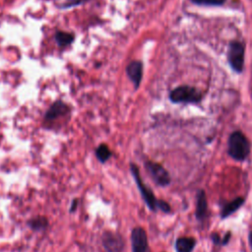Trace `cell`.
Returning a JSON list of instances; mask_svg holds the SVG:
<instances>
[{
	"label": "cell",
	"mask_w": 252,
	"mask_h": 252,
	"mask_svg": "<svg viewBox=\"0 0 252 252\" xmlns=\"http://www.w3.org/2000/svg\"><path fill=\"white\" fill-rule=\"evenodd\" d=\"M250 153V143L240 131L233 132L228 139V155L236 160H244Z\"/></svg>",
	"instance_id": "cell-1"
},
{
	"label": "cell",
	"mask_w": 252,
	"mask_h": 252,
	"mask_svg": "<svg viewBox=\"0 0 252 252\" xmlns=\"http://www.w3.org/2000/svg\"><path fill=\"white\" fill-rule=\"evenodd\" d=\"M169 98L172 102H198L202 99V93L189 86H181L173 91L169 94Z\"/></svg>",
	"instance_id": "cell-2"
},
{
	"label": "cell",
	"mask_w": 252,
	"mask_h": 252,
	"mask_svg": "<svg viewBox=\"0 0 252 252\" xmlns=\"http://www.w3.org/2000/svg\"><path fill=\"white\" fill-rule=\"evenodd\" d=\"M228 62L230 67L236 71L241 72L244 65V46L238 41H232L228 48Z\"/></svg>",
	"instance_id": "cell-3"
},
{
	"label": "cell",
	"mask_w": 252,
	"mask_h": 252,
	"mask_svg": "<svg viewBox=\"0 0 252 252\" xmlns=\"http://www.w3.org/2000/svg\"><path fill=\"white\" fill-rule=\"evenodd\" d=\"M131 172L136 180V183H137V186L141 192V195L143 197V199L145 200V202L147 203L148 207L155 211L157 208H158V200L155 198V195L153 194V192L143 183L141 177H140V174H139V169L138 167L135 165V164H131Z\"/></svg>",
	"instance_id": "cell-4"
},
{
	"label": "cell",
	"mask_w": 252,
	"mask_h": 252,
	"mask_svg": "<svg viewBox=\"0 0 252 252\" xmlns=\"http://www.w3.org/2000/svg\"><path fill=\"white\" fill-rule=\"evenodd\" d=\"M146 167L154 179V181L159 185V186H166L170 182V177L168 172L165 170L163 166L160 164L154 162V161H147L146 162Z\"/></svg>",
	"instance_id": "cell-5"
},
{
	"label": "cell",
	"mask_w": 252,
	"mask_h": 252,
	"mask_svg": "<svg viewBox=\"0 0 252 252\" xmlns=\"http://www.w3.org/2000/svg\"><path fill=\"white\" fill-rule=\"evenodd\" d=\"M133 252H147L148 238L142 227H135L131 233Z\"/></svg>",
	"instance_id": "cell-6"
},
{
	"label": "cell",
	"mask_w": 252,
	"mask_h": 252,
	"mask_svg": "<svg viewBox=\"0 0 252 252\" xmlns=\"http://www.w3.org/2000/svg\"><path fill=\"white\" fill-rule=\"evenodd\" d=\"M102 243L107 252H121L124 246L122 238L113 232H105L102 236Z\"/></svg>",
	"instance_id": "cell-7"
},
{
	"label": "cell",
	"mask_w": 252,
	"mask_h": 252,
	"mask_svg": "<svg viewBox=\"0 0 252 252\" xmlns=\"http://www.w3.org/2000/svg\"><path fill=\"white\" fill-rule=\"evenodd\" d=\"M126 73L129 79L134 84L135 89H138L142 80L143 75V65L140 61H132L127 65Z\"/></svg>",
	"instance_id": "cell-8"
},
{
	"label": "cell",
	"mask_w": 252,
	"mask_h": 252,
	"mask_svg": "<svg viewBox=\"0 0 252 252\" xmlns=\"http://www.w3.org/2000/svg\"><path fill=\"white\" fill-rule=\"evenodd\" d=\"M68 111H69L68 105L66 103H64L63 101H61V100H57L46 111L45 116H44V120L45 121L54 120V119L58 118L59 116L67 114Z\"/></svg>",
	"instance_id": "cell-9"
},
{
	"label": "cell",
	"mask_w": 252,
	"mask_h": 252,
	"mask_svg": "<svg viewBox=\"0 0 252 252\" xmlns=\"http://www.w3.org/2000/svg\"><path fill=\"white\" fill-rule=\"evenodd\" d=\"M207 210H208V203H207L206 193L203 190H200L197 194V205H196L197 219L202 220L207 215Z\"/></svg>",
	"instance_id": "cell-10"
},
{
	"label": "cell",
	"mask_w": 252,
	"mask_h": 252,
	"mask_svg": "<svg viewBox=\"0 0 252 252\" xmlns=\"http://www.w3.org/2000/svg\"><path fill=\"white\" fill-rule=\"evenodd\" d=\"M196 240L193 237H180L175 242L177 252H192L195 248Z\"/></svg>",
	"instance_id": "cell-11"
},
{
	"label": "cell",
	"mask_w": 252,
	"mask_h": 252,
	"mask_svg": "<svg viewBox=\"0 0 252 252\" xmlns=\"http://www.w3.org/2000/svg\"><path fill=\"white\" fill-rule=\"evenodd\" d=\"M243 202H244V199H243L242 197H238V198L234 199L233 201L227 203V204L222 208V210H221V213H220L221 218L224 219V218L230 216L232 213H234L237 209H239V208L241 207V205L243 204Z\"/></svg>",
	"instance_id": "cell-12"
},
{
	"label": "cell",
	"mask_w": 252,
	"mask_h": 252,
	"mask_svg": "<svg viewBox=\"0 0 252 252\" xmlns=\"http://www.w3.org/2000/svg\"><path fill=\"white\" fill-rule=\"evenodd\" d=\"M55 40L59 46H67L74 40V35L66 32L58 31L55 33Z\"/></svg>",
	"instance_id": "cell-13"
},
{
	"label": "cell",
	"mask_w": 252,
	"mask_h": 252,
	"mask_svg": "<svg viewBox=\"0 0 252 252\" xmlns=\"http://www.w3.org/2000/svg\"><path fill=\"white\" fill-rule=\"evenodd\" d=\"M95 155H96L97 159H98L100 162H105V161L111 157V152H110L109 148H108L106 145L101 144V145L98 146L97 149L95 150Z\"/></svg>",
	"instance_id": "cell-14"
},
{
	"label": "cell",
	"mask_w": 252,
	"mask_h": 252,
	"mask_svg": "<svg viewBox=\"0 0 252 252\" xmlns=\"http://www.w3.org/2000/svg\"><path fill=\"white\" fill-rule=\"evenodd\" d=\"M46 224H47V220L43 218H37L31 221V226L34 229H42L46 226Z\"/></svg>",
	"instance_id": "cell-15"
},
{
	"label": "cell",
	"mask_w": 252,
	"mask_h": 252,
	"mask_svg": "<svg viewBox=\"0 0 252 252\" xmlns=\"http://www.w3.org/2000/svg\"><path fill=\"white\" fill-rule=\"evenodd\" d=\"M198 5H210V6H219L222 5L225 0H191Z\"/></svg>",
	"instance_id": "cell-16"
},
{
	"label": "cell",
	"mask_w": 252,
	"mask_h": 252,
	"mask_svg": "<svg viewBox=\"0 0 252 252\" xmlns=\"http://www.w3.org/2000/svg\"><path fill=\"white\" fill-rule=\"evenodd\" d=\"M88 0H66L65 2H63L61 5H60V8L62 9H66V8H71V7H74V6H78V5H81L85 2H87Z\"/></svg>",
	"instance_id": "cell-17"
},
{
	"label": "cell",
	"mask_w": 252,
	"mask_h": 252,
	"mask_svg": "<svg viewBox=\"0 0 252 252\" xmlns=\"http://www.w3.org/2000/svg\"><path fill=\"white\" fill-rule=\"evenodd\" d=\"M158 208H159L161 211H163V212H165V213H167V212L170 211L169 205H168L166 202H164V201H158Z\"/></svg>",
	"instance_id": "cell-18"
},
{
	"label": "cell",
	"mask_w": 252,
	"mask_h": 252,
	"mask_svg": "<svg viewBox=\"0 0 252 252\" xmlns=\"http://www.w3.org/2000/svg\"><path fill=\"white\" fill-rule=\"evenodd\" d=\"M249 243H250L251 248H252V232L249 233Z\"/></svg>",
	"instance_id": "cell-19"
}]
</instances>
